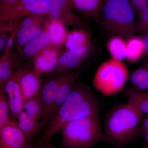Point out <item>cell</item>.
Masks as SVG:
<instances>
[{
	"instance_id": "obj_1",
	"label": "cell",
	"mask_w": 148,
	"mask_h": 148,
	"mask_svg": "<svg viewBox=\"0 0 148 148\" xmlns=\"http://www.w3.org/2000/svg\"><path fill=\"white\" fill-rule=\"evenodd\" d=\"M100 105L94 92L80 83L74 84L68 98L53 113L38 145L50 143L67 123L99 114Z\"/></svg>"
},
{
	"instance_id": "obj_2",
	"label": "cell",
	"mask_w": 148,
	"mask_h": 148,
	"mask_svg": "<svg viewBox=\"0 0 148 148\" xmlns=\"http://www.w3.org/2000/svg\"><path fill=\"white\" fill-rule=\"evenodd\" d=\"M143 114L130 103L115 106L104 121V141L116 148L140 138V127Z\"/></svg>"
},
{
	"instance_id": "obj_3",
	"label": "cell",
	"mask_w": 148,
	"mask_h": 148,
	"mask_svg": "<svg viewBox=\"0 0 148 148\" xmlns=\"http://www.w3.org/2000/svg\"><path fill=\"white\" fill-rule=\"evenodd\" d=\"M135 12L130 0H104L98 15L102 29L125 39L135 35Z\"/></svg>"
},
{
	"instance_id": "obj_4",
	"label": "cell",
	"mask_w": 148,
	"mask_h": 148,
	"mask_svg": "<svg viewBox=\"0 0 148 148\" xmlns=\"http://www.w3.org/2000/svg\"><path fill=\"white\" fill-rule=\"evenodd\" d=\"M61 132L62 146L67 148H92L104 140L99 114L69 122Z\"/></svg>"
},
{
	"instance_id": "obj_5",
	"label": "cell",
	"mask_w": 148,
	"mask_h": 148,
	"mask_svg": "<svg viewBox=\"0 0 148 148\" xmlns=\"http://www.w3.org/2000/svg\"><path fill=\"white\" fill-rule=\"evenodd\" d=\"M130 73L123 61L111 58L98 67L93 76L92 85L104 96H112L124 88Z\"/></svg>"
},
{
	"instance_id": "obj_6",
	"label": "cell",
	"mask_w": 148,
	"mask_h": 148,
	"mask_svg": "<svg viewBox=\"0 0 148 148\" xmlns=\"http://www.w3.org/2000/svg\"><path fill=\"white\" fill-rule=\"evenodd\" d=\"M32 14L47 15V0H17L10 7L0 11L1 24Z\"/></svg>"
},
{
	"instance_id": "obj_7",
	"label": "cell",
	"mask_w": 148,
	"mask_h": 148,
	"mask_svg": "<svg viewBox=\"0 0 148 148\" xmlns=\"http://www.w3.org/2000/svg\"><path fill=\"white\" fill-rule=\"evenodd\" d=\"M61 73L51 74L42 80L38 94L42 106V113L40 121L44 127L48 124L52 114L54 101L57 92Z\"/></svg>"
},
{
	"instance_id": "obj_8",
	"label": "cell",
	"mask_w": 148,
	"mask_h": 148,
	"mask_svg": "<svg viewBox=\"0 0 148 148\" xmlns=\"http://www.w3.org/2000/svg\"><path fill=\"white\" fill-rule=\"evenodd\" d=\"M93 50L94 45L91 42L82 47L64 51L59 57L54 73L79 70L85 61L90 57Z\"/></svg>"
},
{
	"instance_id": "obj_9",
	"label": "cell",
	"mask_w": 148,
	"mask_h": 148,
	"mask_svg": "<svg viewBox=\"0 0 148 148\" xmlns=\"http://www.w3.org/2000/svg\"><path fill=\"white\" fill-rule=\"evenodd\" d=\"M47 16L60 20L66 26L81 28L83 22L76 15L66 0H47Z\"/></svg>"
},
{
	"instance_id": "obj_10",
	"label": "cell",
	"mask_w": 148,
	"mask_h": 148,
	"mask_svg": "<svg viewBox=\"0 0 148 148\" xmlns=\"http://www.w3.org/2000/svg\"><path fill=\"white\" fill-rule=\"evenodd\" d=\"M61 47L51 45L35 56L31 61L33 69L38 73L52 74L58 65L60 56L63 53Z\"/></svg>"
},
{
	"instance_id": "obj_11",
	"label": "cell",
	"mask_w": 148,
	"mask_h": 148,
	"mask_svg": "<svg viewBox=\"0 0 148 148\" xmlns=\"http://www.w3.org/2000/svg\"><path fill=\"white\" fill-rule=\"evenodd\" d=\"M0 89H3L7 95L10 108L11 119L16 121L18 114L23 110L24 101L16 71L5 84L3 87Z\"/></svg>"
},
{
	"instance_id": "obj_12",
	"label": "cell",
	"mask_w": 148,
	"mask_h": 148,
	"mask_svg": "<svg viewBox=\"0 0 148 148\" xmlns=\"http://www.w3.org/2000/svg\"><path fill=\"white\" fill-rule=\"evenodd\" d=\"M18 82L24 96V103L38 93L42 80L41 75L34 70L21 66L16 71Z\"/></svg>"
},
{
	"instance_id": "obj_13",
	"label": "cell",
	"mask_w": 148,
	"mask_h": 148,
	"mask_svg": "<svg viewBox=\"0 0 148 148\" xmlns=\"http://www.w3.org/2000/svg\"><path fill=\"white\" fill-rule=\"evenodd\" d=\"M27 141L17 121L12 120L0 128V148H22Z\"/></svg>"
},
{
	"instance_id": "obj_14",
	"label": "cell",
	"mask_w": 148,
	"mask_h": 148,
	"mask_svg": "<svg viewBox=\"0 0 148 148\" xmlns=\"http://www.w3.org/2000/svg\"><path fill=\"white\" fill-rule=\"evenodd\" d=\"M82 72L80 70L60 72L61 77L52 110V114L70 95L75 82Z\"/></svg>"
},
{
	"instance_id": "obj_15",
	"label": "cell",
	"mask_w": 148,
	"mask_h": 148,
	"mask_svg": "<svg viewBox=\"0 0 148 148\" xmlns=\"http://www.w3.org/2000/svg\"><path fill=\"white\" fill-rule=\"evenodd\" d=\"M20 66L18 56L11 49L5 52L0 59V88L3 87Z\"/></svg>"
},
{
	"instance_id": "obj_16",
	"label": "cell",
	"mask_w": 148,
	"mask_h": 148,
	"mask_svg": "<svg viewBox=\"0 0 148 148\" xmlns=\"http://www.w3.org/2000/svg\"><path fill=\"white\" fill-rule=\"evenodd\" d=\"M51 44L50 35L45 29L41 34L24 45L19 53L23 58L32 60L35 56Z\"/></svg>"
},
{
	"instance_id": "obj_17",
	"label": "cell",
	"mask_w": 148,
	"mask_h": 148,
	"mask_svg": "<svg viewBox=\"0 0 148 148\" xmlns=\"http://www.w3.org/2000/svg\"><path fill=\"white\" fill-rule=\"evenodd\" d=\"M73 10L79 11L86 17L98 21V15L104 0H66Z\"/></svg>"
},
{
	"instance_id": "obj_18",
	"label": "cell",
	"mask_w": 148,
	"mask_h": 148,
	"mask_svg": "<svg viewBox=\"0 0 148 148\" xmlns=\"http://www.w3.org/2000/svg\"><path fill=\"white\" fill-rule=\"evenodd\" d=\"M45 29L50 35L52 45L61 47L64 45L68 32L64 22L48 17L45 25Z\"/></svg>"
},
{
	"instance_id": "obj_19",
	"label": "cell",
	"mask_w": 148,
	"mask_h": 148,
	"mask_svg": "<svg viewBox=\"0 0 148 148\" xmlns=\"http://www.w3.org/2000/svg\"><path fill=\"white\" fill-rule=\"evenodd\" d=\"M17 120L18 127L28 141L31 140L44 127L40 121L29 116L23 110L18 114Z\"/></svg>"
},
{
	"instance_id": "obj_20",
	"label": "cell",
	"mask_w": 148,
	"mask_h": 148,
	"mask_svg": "<svg viewBox=\"0 0 148 148\" xmlns=\"http://www.w3.org/2000/svg\"><path fill=\"white\" fill-rule=\"evenodd\" d=\"M127 103L135 107L143 115H148V93L128 86L124 90Z\"/></svg>"
},
{
	"instance_id": "obj_21",
	"label": "cell",
	"mask_w": 148,
	"mask_h": 148,
	"mask_svg": "<svg viewBox=\"0 0 148 148\" xmlns=\"http://www.w3.org/2000/svg\"><path fill=\"white\" fill-rule=\"evenodd\" d=\"M45 25V24L21 27L15 30L14 41L18 51H20L23 47L30 41L43 32Z\"/></svg>"
},
{
	"instance_id": "obj_22",
	"label": "cell",
	"mask_w": 148,
	"mask_h": 148,
	"mask_svg": "<svg viewBox=\"0 0 148 148\" xmlns=\"http://www.w3.org/2000/svg\"><path fill=\"white\" fill-rule=\"evenodd\" d=\"M89 33L80 28L68 32L64 45L66 51L73 50L87 45L91 42Z\"/></svg>"
},
{
	"instance_id": "obj_23",
	"label": "cell",
	"mask_w": 148,
	"mask_h": 148,
	"mask_svg": "<svg viewBox=\"0 0 148 148\" xmlns=\"http://www.w3.org/2000/svg\"><path fill=\"white\" fill-rule=\"evenodd\" d=\"M127 48L126 60L130 63L137 62L145 55V49L142 36L134 35L125 40Z\"/></svg>"
},
{
	"instance_id": "obj_24",
	"label": "cell",
	"mask_w": 148,
	"mask_h": 148,
	"mask_svg": "<svg viewBox=\"0 0 148 148\" xmlns=\"http://www.w3.org/2000/svg\"><path fill=\"white\" fill-rule=\"evenodd\" d=\"M129 80L132 86L140 91L148 90V58L137 69L130 73Z\"/></svg>"
},
{
	"instance_id": "obj_25",
	"label": "cell",
	"mask_w": 148,
	"mask_h": 148,
	"mask_svg": "<svg viewBox=\"0 0 148 148\" xmlns=\"http://www.w3.org/2000/svg\"><path fill=\"white\" fill-rule=\"evenodd\" d=\"M119 36H112L108 40L106 47L112 58L123 61L127 56L125 40Z\"/></svg>"
},
{
	"instance_id": "obj_26",
	"label": "cell",
	"mask_w": 148,
	"mask_h": 148,
	"mask_svg": "<svg viewBox=\"0 0 148 148\" xmlns=\"http://www.w3.org/2000/svg\"><path fill=\"white\" fill-rule=\"evenodd\" d=\"M23 110L29 116L40 121L42 113V106L38 93L25 102Z\"/></svg>"
},
{
	"instance_id": "obj_27",
	"label": "cell",
	"mask_w": 148,
	"mask_h": 148,
	"mask_svg": "<svg viewBox=\"0 0 148 148\" xmlns=\"http://www.w3.org/2000/svg\"><path fill=\"white\" fill-rule=\"evenodd\" d=\"M11 121L7 95L3 89H0V128Z\"/></svg>"
},
{
	"instance_id": "obj_28",
	"label": "cell",
	"mask_w": 148,
	"mask_h": 148,
	"mask_svg": "<svg viewBox=\"0 0 148 148\" xmlns=\"http://www.w3.org/2000/svg\"><path fill=\"white\" fill-rule=\"evenodd\" d=\"M135 28L140 36L148 35V5L135 20Z\"/></svg>"
},
{
	"instance_id": "obj_29",
	"label": "cell",
	"mask_w": 148,
	"mask_h": 148,
	"mask_svg": "<svg viewBox=\"0 0 148 148\" xmlns=\"http://www.w3.org/2000/svg\"><path fill=\"white\" fill-rule=\"evenodd\" d=\"M140 138L144 141L143 147L148 148V115H143L140 127Z\"/></svg>"
},
{
	"instance_id": "obj_30",
	"label": "cell",
	"mask_w": 148,
	"mask_h": 148,
	"mask_svg": "<svg viewBox=\"0 0 148 148\" xmlns=\"http://www.w3.org/2000/svg\"><path fill=\"white\" fill-rule=\"evenodd\" d=\"M135 13L139 16L148 5V0H130Z\"/></svg>"
},
{
	"instance_id": "obj_31",
	"label": "cell",
	"mask_w": 148,
	"mask_h": 148,
	"mask_svg": "<svg viewBox=\"0 0 148 148\" xmlns=\"http://www.w3.org/2000/svg\"><path fill=\"white\" fill-rule=\"evenodd\" d=\"M17 0H0V11L4 10L13 5Z\"/></svg>"
},
{
	"instance_id": "obj_32",
	"label": "cell",
	"mask_w": 148,
	"mask_h": 148,
	"mask_svg": "<svg viewBox=\"0 0 148 148\" xmlns=\"http://www.w3.org/2000/svg\"><path fill=\"white\" fill-rule=\"evenodd\" d=\"M5 32L1 31V37H0V49L1 51L5 50L6 45L8 40Z\"/></svg>"
},
{
	"instance_id": "obj_33",
	"label": "cell",
	"mask_w": 148,
	"mask_h": 148,
	"mask_svg": "<svg viewBox=\"0 0 148 148\" xmlns=\"http://www.w3.org/2000/svg\"><path fill=\"white\" fill-rule=\"evenodd\" d=\"M143 37V42L145 49V55H146L148 58V35L141 36Z\"/></svg>"
},
{
	"instance_id": "obj_34",
	"label": "cell",
	"mask_w": 148,
	"mask_h": 148,
	"mask_svg": "<svg viewBox=\"0 0 148 148\" xmlns=\"http://www.w3.org/2000/svg\"><path fill=\"white\" fill-rule=\"evenodd\" d=\"M37 147L38 148H67L63 147V146H62V147H56V146L50 144V143L44 144V145H38Z\"/></svg>"
},
{
	"instance_id": "obj_35",
	"label": "cell",
	"mask_w": 148,
	"mask_h": 148,
	"mask_svg": "<svg viewBox=\"0 0 148 148\" xmlns=\"http://www.w3.org/2000/svg\"><path fill=\"white\" fill-rule=\"evenodd\" d=\"M22 148H38V147L34 145L31 142V140H28L27 141L25 145Z\"/></svg>"
},
{
	"instance_id": "obj_36",
	"label": "cell",
	"mask_w": 148,
	"mask_h": 148,
	"mask_svg": "<svg viewBox=\"0 0 148 148\" xmlns=\"http://www.w3.org/2000/svg\"><path fill=\"white\" fill-rule=\"evenodd\" d=\"M144 148V147H142V148Z\"/></svg>"
},
{
	"instance_id": "obj_37",
	"label": "cell",
	"mask_w": 148,
	"mask_h": 148,
	"mask_svg": "<svg viewBox=\"0 0 148 148\" xmlns=\"http://www.w3.org/2000/svg\"><path fill=\"white\" fill-rule=\"evenodd\" d=\"M144 148H145V147H144Z\"/></svg>"
}]
</instances>
